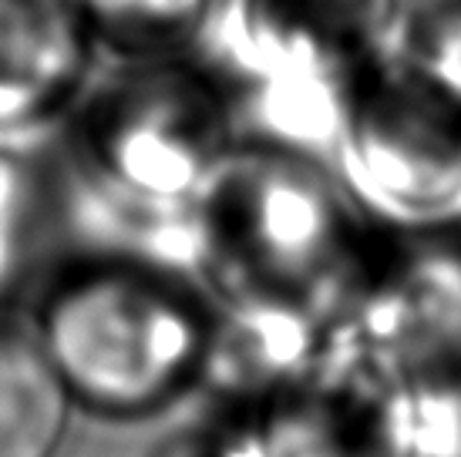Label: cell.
Masks as SVG:
<instances>
[{
    "mask_svg": "<svg viewBox=\"0 0 461 457\" xmlns=\"http://www.w3.org/2000/svg\"><path fill=\"white\" fill-rule=\"evenodd\" d=\"M408 13L414 11H431V7H448V4H458V0H397Z\"/></svg>",
    "mask_w": 461,
    "mask_h": 457,
    "instance_id": "cell-15",
    "label": "cell"
},
{
    "mask_svg": "<svg viewBox=\"0 0 461 457\" xmlns=\"http://www.w3.org/2000/svg\"><path fill=\"white\" fill-rule=\"evenodd\" d=\"M149 457H267L253 420L243 410L209 407L158 441Z\"/></svg>",
    "mask_w": 461,
    "mask_h": 457,
    "instance_id": "cell-14",
    "label": "cell"
},
{
    "mask_svg": "<svg viewBox=\"0 0 461 457\" xmlns=\"http://www.w3.org/2000/svg\"><path fill=\"white\" fill-rule=\"evenodd\" d=\"M41 226V185L21 145H14L0 172V303L14 300V282L27 269Z\"/></svg>",
    "mask_w": 461,
    "mask_h": 457,
    "instance_id": "cell-12",
    "label": "cell"
},
{
    "mask_svg": "<svg viewBox=\"0 0 461 457\" xmlns=\"http://www.w3.org/2000/svg\"><path fill=\"white\" fill-rule=\"evenodd\" d=\"M404 24L397 0H226L203 54L243 135L330 158L354 91L397 54Z\"/></svg>",
    "mask_w": 461,
    "mask_h": 457,
    "instance_id": "cell-4",
    "label": "cell"
},
{
    "mask_svg": "<svg viewBox=\"0 0 461 457\" xmlns=\"http://www.w3.org/2000/svg\"><path fill=\"white\" fill-rule=\"evenodd\" d=\"M102 61L199 54L226 0H68Z\"/></svg>",
    "mask_w": 461,
    "mask_h": 457,
    "instance_id": "cell-11",
    "label": "cell"
},
{
    "mask_svg": "<svg viewBox=\"0 0 461 457\" xmlns=\"http://www.w3.org/2000/svg\"><path fill=\"white\" fill-rule=\"evenodd\" d=\"M333 323L411 394H461V228L377 222Z\"/></svg>",
    "mask_w": 461,
    "mask_h": 457,
    "instance_id": "cell-6",
    "label": "cell"
},
{
    "mask_svg": "<svg viewBox=\"0 0 461 457\" xmlns=\"http://www.w3.org/2000/svg\"><path fill=\"white\" fill-rule=\"evenodd\" d=\"M330 162L374 222L458 228L461 108L401 48L354 91Z\"/></svg>",
    "mask_w": 461,
    "mask_h": 457,
    "instance_id": "cell-5",
    "label": "cell"
},
{
    "mask_svg": "<svg viewBox=\"0 0 461 457\" xmlns=\"http://www.w3.org/2000/svg\"><path fill=\"white\" fill-rule=\"evenodd\" d=\"M95 242L193 269L195 199L243 139L216 64L199 54L102 61L58 128Z\"/></svg>",
    "mask_w": 461,
    "mask_h": 457,
    "instance_id": "cell-1",
    "label": "cell"
},
{
    "mask_svg": "<svg viewBox=\"0 0 461 457\" xmlns=\"http://www.w3.org/2000/svg\"><path fill=\"white\" fill-rule=\"evenodd\" d=\"M401 54L461 108V0L408 13Z\"/></svg>",
    "mask_w": 461,
    "mask_h": 457,
    "instance_id": "cell-13",
    "label": "cell"
},
{
    "mask_svg": "<svg viewBox=\"0 0 461 457\" xmlns=\"http://www.w3.org/2000/svg\"><path fill=\"white\" fill-rule=\"evenodd\" d=\"M374 228L327 155L243 135L193 205V273L216 300L333 319Z\"/></svg>",
    "mask_w": 461,
    "mask_h": 457,
    "instance_id": "cell-3",
    "label": "cell"
},
{
    "mask_svg": "<svg viewBox=\"0 0 461 457\" xmlns=\"http://www.w3.org/2000/svg\"><path fill=\"white\" fill-rule=\"evenodd\" d=\"M243 414L267 457H418L411 390L340 330L303 373Z\"/></svg>",
    "mask_w": 461,
    "mask_h": 457,
    "instance_id": "cell-7",
    "label": "cell"
},
{
    "mask_svg": "<svg viewBox=\"0 0 461 457\" xmlns=\"http://www.w3.org/2000/svg\"><path fill=\"white\" fill-rule=\"evenodd\" d=\"M333 336L337 323L310 306L216 300L199 397L209 407L253 410L303 373Z\"/></svg>",
    "mask_w": 461,
    "mask_h": 457,
    "instance_id": "cell-9",
    "label": "cell"
},
{
    "mask_svg": "<svg viewBox=\"0 0 461 457\" xmlns=\"http://www.w3.org/2000/svg\"><path fill=\"white\" fill-rule=\"evenodd\" d=\"M24 306L81 414L145 420L199 397L216 300L193 269L88 239Z\"/></svg>",
    "mask_w": 461,
    "mask_h": 457,
    "instance_id": "cell-2",
    "label": "cell"
},
{
    "mask_svg": "<svg viewBox=\"0 0 461 457\" xmlns=\"http://www.w3.org/2000/svg\"><path fill=\"white\" fill-rule=\"evenodd\" d=\"M77 407L24 300L0 303V457H58Z\"/></svg>",
    "mask_w": 461,
    "mask_h": 457,
    "instance_id": "cell-10",
    "label": "cell"
},
{
    "mask_svg": "<svg viewBox=\"0 0 461 457\" xmlns=\"http://www.w3.org/2000/svg\"><path fill=\"white\" fill-rule=\"evenodd\" d=\"M98 67L68 0H0V141L58 135Z\"/></svg>",
    "mask_w": 461,
    "mask_h": 457,
    "instance_id": "cell-8",
    "label": "cell"
}]
</instances>
